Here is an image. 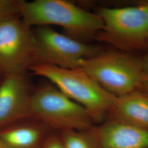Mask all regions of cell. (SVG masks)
<instances>
[{
  "label": "cell",
  "mask_w": 148,
  "mask_h": 148,
  "mask_svg": "<svg viewBox=\"0 0 148 148\" xmlns=\"http://www.w3.org/2000/svg\"><path fill=\"white\" fill-rule=\"evenodd\" d=\"M19 16L27 25H58L68 36L77 40L99 33L103 29L101 16L65 0L18 1Z\"/></svg>",
  "instance_id": "obj_1"
},
{
  "label": "cell",
  "mask_w": 148,
  "mask_h": 148,
  "mask_svg": "<svg viewBox=\"0 0 148 148\" xmlns=\"http://www.w3.org/2000/svg\"><path fill=\"white\" fill-rule=\"evenodd\" d=\"M30 70L34 75L49 79L65 95L85 108L95 122L108 118L116 97L104 90L82 69L35 64Z\"/></svg>",
  "instance_id": "obj_2"
},
{
  "label": "cell",
  "mask_w": 148,
  "mask_h": 148,
  "mask_svg": "<svg viewBox=\"0 0 148 148\" xmlns=\"http://www.w3.org/2000/svg\"><path fill=\"white\" fill-rule=\"evenodd\" d=\"M80 68L116 97L138 90L145 76L141 62L116 52H101L85 59Z\"/></svg>",
  "instance_id": "obj_3"
},
{
  "label": "cell",
  "mask_w": 148,
  "mask_h": 148,
  "mask_svg": "<svg viewBox=\"0 0 148 148\" xmlns=\"http://www.w3.org/2000/svg\"><path fill=\"white\" fill-rule=\"evenodd\" d=\"M30 111L32 116L54 127L79 131L94 127L88 111L54 85L42 86L32 92Z\"/></svg>",
  "instance_id": "obj_4"
},
{
  "label": "cell",
  "mask_w": 148,
  "mask_h": 148,
  "mask_svg": "<svg viewBox=\"0 0 148 148\" xmlns=\"http://www.w3.org/2000/svg\"><path fill=\"white\" fill-rule=\"evenodd\" d=\"M103 22L99 37L125 49L148 47V5L101 8L98 13Z\"/></svg>",
  "instance_id": "obj_5"
},
{
  "label": "cell",
  "mask_w": 148,
  "mask_h": 148,
  "mask_svg": "<svg viewBox=\"0 0 148 148\" xmlns=\"http://www.w3.org/2000/svg\"><path fill=\"white\" fill-rule=\"evenodd\" d=\"M35 38L34 65L48 64L65 69L80 68L82 62L101 52L99 48L55 31L38 27Z\"/></svg>",
  "instance_id": "obj_6"
},
{
  "label": "cell",
  "mask_w": 148,
  "mask_h": 148,
  "mask_svg": "<svg viewBox=\"0 0 148 148\" xmlns=\"http://www.w3.org/2000/svg\"><path fill=\"white\" fill-rule=\"evenodd\" d=\"M16 16L0 20V71L5 75L25 73L34 65L32 27Z\"/></svg>",
  "instance_id": "obj_7"
},
{
  "label": "cell",
  "mask_w": 148,
  "mask_h": 148,
  "mask_svg": "<svg viewBox=\"0 0 148 148\" xmlns=\"http://www.w3.org/2000/svg\"><path fill=\"white\" fill-rule=\"evenodd\" d=\"M30 85L25 73L10 74L0 84V128L31 116Z\"/></svg>",
  "instance_id": "obj_8"
},
{
  "label": "cell",
  "mask_w": 148,
  "mask_h": 148,
  "mask_svg": "<svg viewBox=\"0 0 148 148\" xmlns=\"http://www.w3.org/2000/svg\"><path fill=\"white\" fill-rule=\"evenodd\" d=\"M99 148H148V128L108 119L90 130Z\"/></svg>",
  "instance_id": "obj_9"
},
{
  "label": "cell",
  "mask_w": 148,
  "mask_h": 148,
  "mask_svg": "<svg viewBox=\"0 0 148 148\" xmlns=\"http://www.w3.org/2000/svg\"><path fill=\"white\" fill-rule=\"evenodd\" d=\"M108 119L148 128V96L138 90L116 97Z\"/></svg>",
  "instance_id": "obj_10"
},
{
  "label": "cell",
  "mask_w": 148,
  "mask_h": 148,
  "mask_svg": "<svg viewBox=\"0 0 148 148\" xmlns=\"http://www.w3.org/2000/svg\"><path fill=\"white\" fill-rule=\"evenodd\" d=\"M0 138L12 148H28L37 142L39 132L31 127H21L2 133Z\"/></svg>",
  "instance_id": "obj_11"
},
{
  "label": "cell",
  "mask_w": 148,
  "mask_h": 148,
  "mask_svg": "<svg viewBox=\"0 0 148 148\" xmlns=\"http://www.w3.org/2000/svg\"><path fill=\"white\" fill-rule=\"evenodd\" d=\"M90 130L78 132L70 131L65 137L64 148H99Z\"/></svg>",
  "instance_id": "obj_12"
},
{
  "label": "cell",
  "mask_w": 148,
  "mask_h": 148,
  "mask_svg": "<svg viewBox=\"0 0 148 148\" xmlns=\"http://www.w3.org/2000/svg\"><path fill=\"white\" fill-rule=\"evenodd\" d=\"M18 14L19 15L18 1L0 0V20Z\"/></svg>",
  "instance_id": "obj_13"
},
{
  "label": "cell",
  "mask_w": 148,
  "mask_h": 148,
  "mask_svg": "<svg viewBox=\"0 0 148 148\" xmlns=\"http://www.w3.org/2000/svg\"><path fill=\"white\" fill-rule=\"evenodd\" d=\"M139 90L144 94L148 96V76L145 75L142 81Z\"/></svg>",
  "instance_id": "obj_14"
},
{
  "label": "cell",
  "mask_w": 148,
  "mask_h": 148,
  "mask_svg": "<svg viewBox=\"0 0 148 148\" xmlns=\"http://www.w3.org/2000/svg\"><path fill=\"white\" fill-rule=\"evenodd\" d=\"M145 75L148 76V53L141 62Z\"/></svg>",
  "instance_id": "obj_15"
},
{
  "label": "cell",
  "mask_w": 148,
  "mask_h": 148,
  "mask_svg": "<svg viewBox=\"0 0 148 148\" xmlns=\"http://www.w3.org/2000/svg\"><path fill=\"white\" fill-rule=\"evenodd\" d=\"M47 148H64L61 144L58 142H53L49 144Z\"/></svg>",
  "instance_id": "obj_16"
},
{
  "label": "cell",
  "mask_w": 148,
  "mask_h": 148,
  "mask_svg": "<svg viewBox=\"0 0 148 148\" xmlns=\"http://www.w3.org/2000/svg\"><path fill=\"white\" fill-rule=\"evenodd\" d=\"M0 148H13L9 146L8 144L5 143L1 138H0Z\"/></svg>",
  "instance_id": "obj_17"
},
{
  "label": "cell",
  "mask_w": 148,
  "mask_h": 148,
  "mask_svg": "<svg viewBox=\"0 0 148 148\" xmlns=\"http://www.w3.org/2000/svg\"><path fill=\"white\" fill-rule=\"evenodd\" d=\"M145 3H147V4H148V3H147V2H145Z\"/></svg>",
  "instance_id": "obj_18"
},
{
  "label": "cell",
  "mask_w": 148,
  "mask_h": 148,
  "mask_svg": "<svg viewBox=\"0 0 148 148\" xmlns=\"http://www.w3.org/2000/svg\"><path fill=\"white\" fill-rule=\"evenodd\" d=\"M147 3H148V1H147Z\"/></svg>",
  "instance_id": "obj_19"
}]
</instances>
